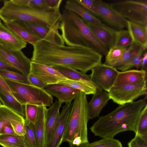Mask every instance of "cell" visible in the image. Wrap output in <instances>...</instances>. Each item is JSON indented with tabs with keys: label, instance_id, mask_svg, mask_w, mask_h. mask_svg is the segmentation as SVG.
I'll list each match as a JSON object with an SVG mask.
<instances>
[{
	"label": "cell",
	"instance_id": "7a4b0ae2",
	"mask_svg": "<svg viewBox=\"0 0 147 147\" xmlns=\"http://www.w3.org/2000/svg\"><path fill=\"white\" fill-rule=\"evenodd\" d=\"M147 105L146 98L119 105L106 115L100 117L90 127L95 136L113 138L126 131L136 133V125L141 111Z\"/></svg>",
	"mask_w": 147,
	"mask_h": 147
},
{
	"label": "cell",
	"instance_id": "4316f807",
	"mask_svg": "<svg viewBox=\"0 0 147 147\" xmlns=\"http://www.w3.org/2000/svg\"><path fill=\"white\" fill-rule=\"evenodd\" d=\"M0 145L3 147H26L24 136L0 135Z\"/></svg>",
	"mask_w": 147,
	"mask_h": 147
},
{
	"label": "cell",
	"instance_id": "ffe728a7",
	"mask_svg": "<svg viewBox=\"0 0 147 147\" xmlns=\"http://www.w3.org/2000/svg\"><path fill=\"white\" fill-rule=\"evenodd\" d=\"M127 28L133 43L141 47L144 51L147 48V25L135 23L127 20Z\"/></svg>",
	"mask_w": 147,
	"mask_h": 147
},
{
	"label": "cell",
	"instance_id": "44dd1931",
	"mask_svg": "<svg viewBox=\"0 0 147 147\" xmlns=\"http://www.w3.org/2000/svg\"><path fill=\"white\" fill-rule=\"evenodd\" d=\"M110 99L108 92L102 91L93 94L90 102L88 103V110L89 119L99 116L102 109Z\"/></svg>",
	"mask_w": 147,
	"mask_h": 147
},
{
	"label": "cell",
	"instance_id": "603a6c76",
	"mask_svg": "<svg viewBox=\"0 0 147 147\" xmlns=\"http://www.w3.org/2000/svg\"><path fill=\"white\" fill-rule=\"evenodd\" d=\"M47 107L38 106L36 121L34 125L36 133L38 147H45V123Z\"/></svg>",
	"mask_w": 147,
	"mask_h": 147
},
{
	"label": "cell",
	"instance_id": "e0dca14e",
	"mask_svg": "<svg viewBox=\"0 0 147 147\" xmlns=\"http://www.w3.org/2000/svg\"><path fill=\"white\" fill-rule=\"evenodd\" d=\"M0 45L12 49L21 50L26 47L27 43L0 22Z\"/></svg>",
	"mask_w": 147,
	"mask_h": 147
},
{
	"label": "cell",
	"instance_id": "8992f818",
	"mask_svg": "<svg viewBox=\"0 0 147 147\" xmlns=\"http://www.w3.org/2000/svg\"><path fill=\"white\" fill-rule=\"evenodd\" d=\"M110 99L119 105L131 103L143 96H146V81L133 84L113 86L108 92Z\"/></svg>",
	"mask_w": 147,
	"mask_h": 147
},
{
	"label": "cell",
	"instance_id": "ab89813d",
	"mask_svg": "<svg viewBox=\"0 0 147 147\" xmlns=\"http://www.w3.org/2000/svg\"><path fill=\"white\" fill-rule=\"evenodd\" d=\"M27 78L29 84L40 88H44L47 85L30 73Z\"/></svg>",
	"mask_w": 147,
	"mask_h": 147
},
{
	"label": "cell",
	"instance_id": "c3c4849f",
	"mask_svg": "<svg viewBox=\"0 0 147 147\" xmlns=\"http://www.w3.org/2000/svg\"><path fill=\"white\" fill-rule=\"evenodd\" d=\"M2 1V0H0V1Z\"/></svg>",
	"mask_w": 147,
	"mask_h": 147
},
{
	"label": "cell",
	"instance_id": "f35d334b",
	"mask_svg": "<svg viewBox=\"0 0 147 147\" xmlns=\"http://www.w3.org/2000/svg\"><path fill=\"white\" fill-rule=\"evenodd\" d=\"M11 124L17 135L20 136H23L25 135L26 133L25 121L13 122Z\"/></svg>",
	"mask_w": 147,
	"mask_h": 147
},
{
	"label": "cell",
	"instance_id": "7402d4cb",
	"mask_svg": "<svg viewBox=\"0 0 147 147\" xmlns=\"http://www.w3.org/2000/svg\"><path fill=\"white\" fill-rule=\"evenodd\" d=\"M64 9L76 13L86 23L102 24L104 23L98 18L94 16L84 8L78 0H68L66 1Z\"/></svg>",
	"mask_w": 147,
	"mask_h": 147
},
{
	"label": "cell",
	"instance_id": "83f0119b",
	"mask_svg": "<svg viewBox=\"0 0 147 147\" xmlns=\"http://www.w3.org/2000/svg\"><path fill=\"white\" fill-rule=\"evenodd\" d=\"M127 48L113 46L108 50L104 64L113 67L121 58Z\"/></svg>",
	"mask_w": 147,
	"mask_h": 147
},
{
	"label": "cell",
	"instance_id": "bcb514c9",
	"mask_svg": "<svg viewBox=\"0 0 147 147\" xmlns=\"http://www.w3.org/2000/svg\"><path fill=\"white\" fill-rule=\"evenodd\" d=\"M0 86L4 88L8 92L12 95L11 91L8 86L5 82L3 78L0 75Z\"/></svg>",
	"mask_w": 147,
	"mask_h": 147
},
{
	"label": "cell",
	"instance_id": "7bdbcfd3",
	"mask_svg": "<svg viewBox=\"0 0 147 147\" xmlns=\"http://www.w3.org/2000/svg\"><path fill=\"white\" fill-rule=\"evenodd\" d=\"M147 64V52L146 51L144 52L141 59L140 65V69L141 70L146 71Z\"/></svg>",
	"mask_w": 147,
	"mask_h": 147
},
{
	"label": "cell",
	"instance_id": "f1b7e54d",
	"mask_svg": "<svg viewBox=\"0 0 147 147\" xmlns=\"http://www.w3.org/2000/svg\"><path fill=\"white\" fill-rule=\"evenodd\" d=\"M73 147H123L121 142L113 138H104L92 143L89 142Z\"/></svg>",
	"mask_w": 147,
	"mask_h": 147
},
{
	"label": "cell",
	"instance_id": "681fc988",
	"mask_svg": "<svg viewBox=\"0 0 147 147\" xmlns=\"http://www.w3.org/2000/svg\"><path fill=\"white\" fill-rule=\"evenodd\" d=\"M0 22H1V19H0Z\"/></svg>",
	"mask_w": 147,
	"mask_h": 147
},
{
	"label": "cell",
	"instance_id": "7c38bea8",
	"mask_svg": "<svg viewBox=\"0 0 147 147\" xmlns=\"http://www.w3.org/2000/svg\"><path fill=\"white\" fill-rule=\"evenodd\" d=\"M44 89L56 97L61 103H71L78 95L80 91L69 86L60 83L47 85Z\"/></svg>",
	"mask_w": 147,
	"mask_h": 147
},
{
	"label": "cell",
	"instance_id": "b9f144b4",
	"mask_svg": "<svg viewBox=\"0 0 147 147\" xmlns=\"http://www.w3.org/2000/svg\"><path fill=\"white\" fill-rule=\"evenodd\" d=\"M16 135L15 133L11 124L4 125L1 129L0 135Z\"/></svg>",
	"mask_w": 147,
	"mask_h": 147
},
{
	"label": "cell",
	"instance_id": "f546056e",
	"mask_svg": "<svg viewBox=\"0 0 147 147\" xmlns=\"http://www.w3.org/2000/svg\"><path fill=\"white\" fill-rule=\"evenodd\" d=\"M133 43L127 30L123 29L116 31L114 46L127 48Z\"/></svg>",
	"mask_w": 147,
	"mask_h": 147
},
{
	"label": "cell",
	"instance_id": "d6a6232c",
	"mask_svg": "<svg viewBox=\"0 0 147 147\" xmlns=\"http://www.w3.org/2000/svg\"><path fill=\"white\" fill-rule=\"evenodd\" d=\"M59 83L67 85L84 92L86 95L94 94L96 93L93 88L85 84L76 80L67 79Z\"/></svg>",
	"mask_w": 147,
	"mask_h": 147
},
{
	"label": "cell",
	"instance_id": "cb8c5ba5",
	"mask_svg": "<svg viewBox=\"0 0 147 147\" xmlns=\"http://www.w3.org/2000/svg\"><path fill=\"white\" fill-rule=\"evenodd\" d=\"M0 99L3 105L25 118L24 106L18 102L11 94L0 86Z\"/></svg>",
	"mask_w": 147,
	"mask_h": 147
},
{
	"label": "cell",
	"instance_id": "d590c367",
	"mask_svg": "<svg viewBox=\"0 0 147 147\" xmlns=\"http://www.w3.org/2000/svg\"><path fill=\"white\" fill-rule=\"evenodd\" d=\"M24 106L25 119L34 125L37 117L38 106L31 104H27Z\"/></svg>",
	"mask_w": 147,
	"mask_h": 147
},
{
	"label": "cell",
	"instance_id": "8fae6325",
	"mask_svg": "<svg viewBox=\"0 0 147 147\" xmlns=\"http://www.w3.org/2000/svg\"><path fill=\"white\" fill-rule=\"evenodd\" d=\"M72 103L65 104L60 113L55 129L49 143L45 147H59L63 142Z\"/></svg>",
	"mask_w": 147,
	"mask_h": 147
},
{
	"label": "cell",
	"instance_id": "ee69618b",
	"mask_svg": "<svg viewBox=\"0 0 147 147\" xmlns=\"http://www.w3.org/2000/svg\"><path fill=\"white\" fill-rule=\"evenodd\" d=\"M49 7L50 8L60 7L62 0H45Z\"/></svg>",
	"mask_w": 147,
	"mask_h": 147
},
{
	"label": "cell",
	"instance_id": "ac0fdd59",
	"mask_svg": "<svg viewBox=\"0 0 147 147\" xmlns=\"http://www.w3.org/2000/svg\"><path fill=\"white\" fill-rule=\"evenodd\" d=\"M146 71L129 69L119 71L113 86L133 84L146 81Z\"/></svg>",
	"mask_w": 147,
	"mask_h": 147
},
{
	"label": "cell",
	"instance_id": "e575fe53",
	"mask_svg": "<svg viewBox=\"0 0 147 147\" xmlns=\"http://www.w3.org/2000/svg\"><path fill=\"white\" fill-rule=\"evenodd\" d=\"M0 75L3 78L9 80L29 84L27 77L19 73L9 70L0 69Z\"/></svg>",
	"mask_w": 147,
	"mask_h": 147
},
{
	"label": "cell",
	"instance_id": "5bb4252c",
	"mask_svg": "<svg viewBox=\"0 0 147 147\" xmlns=\"http://www.w3.org/2000/svg\"><path fill=\"white\" fill-rule=\"evenodd\" d=\"M19 22L22 23L42 39L52 43L57 42L56 40V37L60 35L58 30L59 25L52 28L38 23L30 22Z\"/></svg>",
	"mask_w": 147,
	"mask_h": 147
},
{
	"label": "cell",
	"instance_id": "277c9868",
	"mask_svg": "<svg viewBox=\"0 0 147 147\" xmlns=\"http://www.w3.org/2000/svg\"><path fill=\"white\" fill-rule=\"evenodd\" d=\"M12 95L22 105L31 104L50 107L53 103L52 96L44 88L30 84L18 82L3 78Z\"/></svg>",
	"mask_w": 147,
	"mask_h": 147
},
{
	"label": "cell",
	"instance_id": "836d02e7",
	"mask_svg": "<svg viewBox=\"0 0 147 147\" xmlns=\"http://www.w3.org/2000/svg\"><path fill=\"white\" fill-rule=\"evenodd\" d=\"M144 51L143 48L141 47L126 63L116 69L121 71H124L135 67L137 69H139L141 59Z\"/></svg>",
	"mask_w": 147,
	"mask_h": 147
},
{
	"label": "cell",
	"instance_id": "52a82bcc",
	"mask_svg": "<svg viewBox=\"0 0 147 147\" xmlns=\"http://www.w3.org/2000/svg\"><path fill=\"white\" fill-rule=\"evenodd\" d=\"M0 59L26 77L30 73L32 61L21 50L12 49L0 45Z\"/></svg>",
	"mask_w": 147,
	"mask_h": 147
},
{
	"label": "cell",
	"instance_id": "f907efd6",
	"mask_svg": "<svg viewBox=\"0 0 147 147\" xmlns=\"http://www.w3.org/2000/svg\"><path fill=\"white\" fill-rule=\"evenodd\" d=\"M1 105H0V106H1Z\"/></svg>",
	"mask_w": 147,
	"mask_h": 147
},
{
	"label": "cell",
	"instance_id": "2e32d148",
	"mask_svg": "<svg viewBox=\"0 0 147 147\" xmlns=\"http://www.w3.org/2000/svg\"><path fill=\"white\" fill-rule=\"evenodd\" d=\"M62 103L55 100L47 109L45 123V146L49 142L58 122Z\"/></svg>",
	"mask_w": 147,
	"mask_h": 147
},
{
	"label": "cell",
	"instance_id": "484cf974",
	"mask_svg": "<svg viewBox=\"0 0 147 147\" xmlns=\"http://www.w3.org/2000/svg\"><path fill=\"white\" fill-rule=\"evenodd\" d=\"M26 133L24 136L26 147H38L37 138L34 125L25 118Z\"/></svg>",
	"mask_w": 147,
	"mask_h": 147
},
{
	"label": "cell",
	"instance_id": "8d00e7d4",
	"mask_svg": "<svg viewBox=\"0 0 147 147\" xmlns=\"http://www.w3.org/2000/svg\"><path fill=\"white\" fill-rule=\"evenodd\" d=\"M128 147H147V136L135 134L134 138L128 143Z\"/></svg>",
	"mask_w": 147,
	"mask_h": 147
},
{
	"label": "cell",
	"instance_id": "ba28073f",
	"mask_svg": "<svg viewBox=\"0 0 147 147\" xmlns=\"http://www.w3.org/2000/svg\"><path fill=\"white\" fill-rule=\"evenodd\" d=\"M94 4L98 18L101 19L106 25L116 31L127 27V20L113 9L109 3L102 0H94Z\"/></svg>",
	"mask_w": 147,
	"mask_h": 147
},
{
	"label": "cell",
	"instance_id": "4fadbf2b",
	"mask_svg": "<svg viewBox=\"0 0 147 147\" xmlns=\"http://www.w3.org/2000/svg\"><path fill=\"white\" fill-rule=\"evenodd\" d=\"M98 40L108 49L114 46L116 30L105 24L86 23Z\"/></svg>",
	"mask_w": 147,
	"mask_h": 147
},
{
	"label": "cell",
	"instance_id": "3957f363",
	"mask_svg": "<svg viewBox=\"0 0 147 147\" xmlns=\"http://www.w3.org/2000/svg\"><path fill=\"white\" fill-rule=\"evenodd\" d=\"M86 95L80 91L74 100L63 142H67L70 147L89 142L88 137V102Z\"/></svg>",
	"mask_w": 147,
	"mask_h": 147
},
{
	"label": "cell",
	"instance_id": "5b68a950",
	"mask_svg": "<svg viewBox=\"0 0 147 147\" xmlns=\"http://www.w3.org/2000/svg\"><path fill=\"white\" fill-rule=\"evenodd\" d=\"M110 6L127 20L147 25V0H125L109 3Z\"/></svg>",
	"mask_w": 147,
	"mask_h": 147
},
{
	"label": "cell",
	"instance_id": "1f68e13d",
	"mask_svg": "<svg viewBox=\"0 0 147 147\" xmlns=\"http://www.w3.org/2000/svg\"><path fill=\"white\" fill-rule=\"evenodd\" d=\"M135 134L147 136V105L140 112L137 122Z\"/></svg>",
	"mask_w": 147,
	"mask_h": 147
},
{
	"label": "cell",
	"instance_id": "7dc6e473",
	"mask_svg": "<svg viewBox=\"0 0 147 147\" xmlns=\"http://www.w3.org/2000/svg\"><path fill=\"white\" fill-rule=\"evenodd\" d=\"M3 105L2 102L0 99V105Z\"/></svg>",
	"mask_w": 147,
	"mask_h": 147
},
{
	"label": "cell",
	"instance_id": "d4e9b609",
	"mask_svg": "<svg viewBox=\"0 0 147 147\" xmlns=\"http://www.w3.org/2000/svg\"><path fill=\"white\" fill-rule=\"evenodd\" d=\"M25 118L12 110L3 105L0 106V135L2 127L13 122H24Z\"/></svg>",
	"mask_w": 147,
	"mask_h": 147
},
{
	"label": "cell",
	"instance_id": "9c48e42d",
	"mask_svg": "<svg viewBox=\"0 0 147 147\" xmlns=\"http://www.w3.org/2000/svg\"><path fill=\"white\" fill-rule=\"evenodd\" d=\"M91 70L90 75L93 82L107 92L113 86L119 71L115 68L102 63Z\"/></svg>",
	"mask_w": 147,
	"mask_h": 147
},
{
	"label": "cell",
	"instance_id": "60d3db41",
	"mask_svg": "<svg viewBox=\"0 0 147 147\" xmlns=\"http://www.w3.org/2000/svg\"><path fill=\"white\" fill-rule=\"evenodd\" d=\"M28 6L39 9L50 8L45 0H28Z\"/></svg>",
	"mask_w": 147,
	"mask_h": 147
},
{
	"label": "cell",
	"instance_id": "6da1fadb",
	"mask_svg": "<svg viewBox=\"0 0 147 147\" xmlns=\"http://www.w3.org/2000/svg\"><path fill=\"white\" fill-rule=\"evenodd\" d=\"M33 46L31 61L51 66L66 67L86 73L101 63L102 55L88 47L66 46L42 39Z\"/></svg>",
	"mask_w": 147,
	"mask_h": 147
},
{
	"label": "cell",
	"instance_id": "4dcf8cb0",
	"mask_svg": "<svg viewBox=\"0 0 147 147\" xmlns=\"http://www.w3.org/2000/svg\"><path fill=\"white\" fill-rule=\"evenodd\" d=\"M141 47L139 45L133 43L127 48L120 59L113 67L117 68L125 64L138 51Z\"/></svg>",
	"mask_w": 147,
	"mask_h": 147
},
{
	"label": "cell",
	"instance_id": "30bf717a",
	"mask_svg": "<svg viewBox=\"0 0 147 147\" xmlns=\"http://www.w3.org/2000/svg\"><path fill=\"white\" fill-rule=\"evenodd\" d=\"M30 73L47 85L58 84L67 79L52 67L32 61Z\"/></svg>",
	"mask_w": 147,
	"mask_h": 147
},
{
	"label": "cell",
	"instance_id": "9a60e30c",
	"mask_svg": "<svg viewBox=\"0 0 147 147\" xmlns=\"http://www.w3.org/2000/svg\"><path fill=\"white\" fill-rule=\"evenodd\" d=\"M67 79L83 82L94 89L96 93L103 90L92 80L90 75L71 68L59 66H52Z\"/></svg>",
	"mask_w": 147,
	"mask_h": 147
},
{
	"label": "cell",
	"instance_id": "74e56055",
	"mask_svg": "<svg viewBox=\"0 0 147 147\" xmlns=\"http://www.w3.org/2000/svg\"><path fill=\"white\" fill-rule=\"evenodd\" d=\"M78 0L80 4L87 10L98 18L97 12L94 4V0Z\"/></svg>",
	"mask_w": 147,
	"mask_h": 147
},
{
	"label": "cell",
	"instance_id": "f6af8a7d",
	"mask_svg": "<svg viewBox=\"0 0 147 147\" xmlns=\"http://www.w3.org/2000/svg\"><path fill=\"white\" fill-rule=\"evenodd\" d=\"M0 69L13 71L19 73L16 69L11 67L0 59Z\"/></svg>",
	"mask_w": 147,
	"mask_h": 147
},
{
	"label": "cell",
	"instance_id": "d6986e66",
	"mask_svg": "<svg viewBox=\"0 0 147 147\" xmlns=\"http://www.w3.org/2000/svg\"><path fill=\"white\" fill-rule=\"evenodd\" d=\"M5 26L24 41L33 46L42 39L22 23L11 22L4 23Z\"/></svg>",
	"mask_w": 147,
	"mask_h": 147
}]
</instances>
